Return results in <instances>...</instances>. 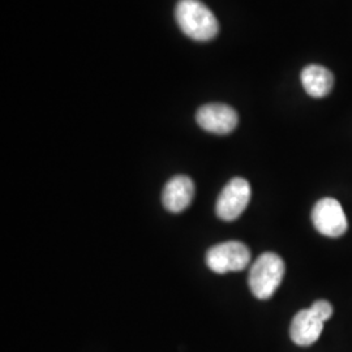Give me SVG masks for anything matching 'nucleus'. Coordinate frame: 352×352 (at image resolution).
<instances>
[{
    "mask_svg": "<svg viewBox=\"0 0 352 352\" xmlns=\"http://www.w3.org/2000/svg\"><path fill=\"white\" fill-rule=\"evenodd\" d=\"M175 20L180 30L193 41H210L219 32L217 17L201 0H179L175 7Z\"/></svg>",
    "mask_w": 352,
    "mask_h": 352,
    "instance_id": "f257e3e1",
    "label": "nucleus"
},
{
    "mask_svg": "<svg viewBox=\"0 0 352 352\" xmlns=\"http://www.w3.org/2000/svg\"><path fill=\"white\" fill-rule=\"evenodd\" d=\"M285 272L283 260L273 252H265L252 265L248 278L252 294L260 300L272 298L280 286Z\"/></svg>",
    "mask_w": 352,
    "mask_h": 352,
    "instance_id": "f03ea898",
    "label": "nucleus"
},
{
    "mask_svg": "<svg viewBox=\"0 0 352 352\" xmlns=\"http://www.w3.org/2000/svg\"><path fill=\"white\" fill-rule=\"evenodd\" d=\"M206 265L218 274L241 272L251 261V251L241 241H225L217 244L206 252Z\"/></svg>",
    "mask_w": 352,
    "mask_h": 352,
    "instance_id": "7ed1b4c3",
    "label": "nucleus"
},
{
    "mask_svg": "<svg viewBox=\"0 0 352 352\" xmlns=\"http://www.w3.org/2000/svg\"><path fill=\"white\" fill-rule=\"evenodd\" d=\"M250 200V183L243 177H234L222 189L215 204V213L222 221H235L247 209Z\"/></svg>",
    "mask_w": 352,
    "mask_h": 352,
    "instance_id": "20e7f679",
    "label": "nucleus"
},
{
    "mask_svg": "<svg viewBox=\"0 0 352 352\" xmlns=\"http://www.w3.org/2000/svg\"><path fill=\"white\" fill-rule=\"evenodd\" d=\"M316 230L329 238H340L346 234L349 222L338 200L325 197L317 202L312 210Z\"/></svg>",
    "mask_w": 352,
    "mask_h": 352,
    "instance_id": "39448f33",
    "label": "nucleus"
},
{
    "mask_svg": "<svg viewBox=\"0 0 352 352\" xmlns=\"http://www.w3.org/2000/svg\"><path fill=\"white\" fill-rule=\"evenodd\" d=\"M196 122L204 131L214 135H228L239 123L238 113L223 103H209L196 113Z\"/></svg>",
    "mask_w": 352,
    "mask_h": 352,
    "instance_id": "423d86ee",
    "label": "nucleus"
},
{
    "mask_svg": "<svg viewBox=\"0 0 352 352\" xmlns=\"http://www.w3.org/2000/svg\"><path fill=\"white\" fill-rule=\"evenodd\" d=\"M324 324L325 322L316 315L312 308L302 309L292 318L289 327V337L298 346H311L320 338L324 330Z\"/></svg>",
    "mask_w": 352,
    "mask_h": 352,
    "instance_id": "0eeeda50",
    "label": "nucleus"
},
{
    "mask_svg": "<svg viewBox=\"0 0 352 352\" xmlns=\"http://www.w3.org/2000/svg\"><path fill=\"white\" fill-rule=\"evenodd\" d=\"M195 196V184L186 175L174 176L164 186L162 202L171 213H182L190 205Z\"/></svg>",
    "mask_w": 352,
    "mask_h": 352,
    "instance_id": "6e6552de",
    "label": "nucleus"
},
{
    "mask_svg": "<svg viewBox=\"0 0 352 352\" xmlns=\"http://www.w3.org/2000/svg\"><path fill=\"white\" fill-rule=\"evenodd\" d=\"M302 88L307 91L308 96L314 98H322L327 96L333 85H334V76L322 65L311 64L305 67L302 71Z\"/></svg>",
    "mask_w": 352,
    "mask_h": 352,
    "instance_id": "1a4fd4ad",
    "label": "nucleus"
},
{
    "mask_svg": "<svg viewBox=\"0 0 352 352\" xmlns=\"http://www.w3.org/2000/svg\"><path fill=\"white\" fill-rule=\"evenodd\" d=\"M311 308L324 322H327V320H330V317L333 316V307L327 300H317L312 304Z\"/></svg>",
    "mask_w": 352,
    "mask_h": 352,
    "instance_id": "9d476101",
    "label": "nucleus"
}]
</instances>
